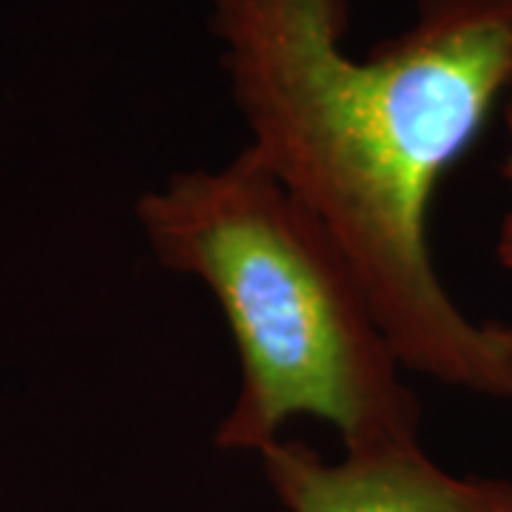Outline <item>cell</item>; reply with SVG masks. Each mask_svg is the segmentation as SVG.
<instances>
[{
  "mask_svg": "<svg viewBox=\"0 0 512 512\" xmlns=\"http://www.w3.org/2000/svg\"><path fill=\"white\" fill-rule=\"evenodd\" d=\"M248 151L348 254L404 370L512 399V336L473 322L430 251L441 177L512 92V0H419L365 57L350 0H208Z\"/></svg>",
  "mask_w": 512,
  "mask_h": 512,
  "instance_id": "obj_1",
  "label": "cell"
},
{
  "mask_svg": "<svg viewBox=\"0 0 512 512\" xmlns=\"http://www.w3.org/2000/svg\"><path fill=\"white\" fill-rule=\"evenodd\" d=\"M134 217L154 259L202 282L234 336L239 390L220 450L259 453L302 416L345 450L419 439L421 404L353 262L248 148L171 174Z\"/></svg>",
  "mask_w": 512,
  "mask_h": 512,
  "instance_id": "obj_2",
  "label": "cell"
},
{
  "mask_svg": "<svg viewBox=\"0 0 512 512\" xmlns=\"http://www.w3.org/2000/svg\"><path fill=\"white\" fill-rule=\"evenodd\" d=\"M256 456L288 512H512V481L447 473L419 439L345 450L342 461L276 439Z\"/></svg>",
  "mask_w": 512,
  "mask_h": 512,
  "instance_id": "obj_3",
  "label": "cell"
},
{
  "mask_svg": "<svg viewBox=\"0 0 512 512\" xmlns=\"http://www.w3.org/2000/svg\"><path fill=\"white\" fill-rule=\"evenodd\" d=\"M504 128H507V157H504V165H501V174H504V180H507L512 191V92L504 100ZM495 256H498V262L512 274V208L501 217V225H498ZM507 330H510L512 336V322H507Z\"/></svg>",
  "mask_w": 512,
  "mask_h": 512,
  "instance_id": "obj_4",
  "label": "cell"
}]
</instances>
